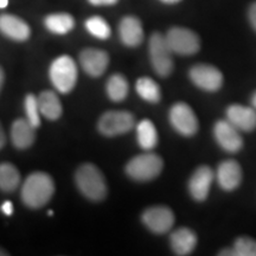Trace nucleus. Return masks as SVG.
I'll return each instance as SVG.
<instances>
[{
  "instance_id": "nucleus-1",
  "label": "nucleus",
  "mask_w": 256,
  "mask_h": 256,
  "mask_svg": "<svg viewBox=\"0 0 256 256\" xmlns=\"http://www.w3.org/2000/svg\"><path fill=\"white\" fill-rule=\"evenodd\" d=\"M55 184L52 178L44 172H34L25 179L20 197L25 206L31 209H40L52 198Z\"/></svg>"
},
{
  "instance_id": "nucleus-2",
  "label": "nucleus",
  "mask_w": 256,
  "mask_h": 256,
  "mask_svg": "<svg viewBox=\"0 0 256 256\" xmlns=\"http://www.w3.org/2000/svg\"><path fill=\"white\" fill-rule=\"evenodd\" d=\"M78 190L88 200L100 202L107 196V183L102 172L94 164H83L75 174Z\"/></svg>"
},
{
  "instance_id": "nucleus-3",
  "label": "nucleus",
  "mask_w": 256,
  "mask_h": 256,
  "mask_svg": "<svg viewBox=\"0 0 256 256\" xmlns=\"http://www.w3.org/2000/svg\"><path fill=\"white\" fill-rule=\"evenodd\" d=\"M164 168L162 156L156 153H144L130 159L126 165V174L136 182H150L160 174Z\"/></svg>"
},
{
  "instance_id": "nucleus-4",
  "label": "nucleus",
  "mask_w": 256,
  "mask_h": 256,
  "mask_svg": "<svg viewBox=\"0 0 256 256\" xmlns=\"http://www.w3.org/2000/svg\"><path fill=\"white\" fill-rule=\"evenodd\" d=\"M78 66L75 60L69 56H60L51 63L49 76L51 83L63 94L72 92L78 82Z\"/></svg>"
},
{
  "instance_id": "nucleus-5",
  "label": "nucleus",
  "mask_w": 256,
  "mask_h": 256,
  "mask_svg": "<svg viewBox=\"0 0 256 256\" xmlns=\"http://www.w3.org/2000/svg\"><path fill=\"white\" fill-rule=\"evenodd\" d=\"M150 58L154 72L162 78H168L174 70L172 50L164 34L154 32L150 38Z\"/></svg>"
},
{
  "instance_id": "nucleus-6",
  "label": "nucleus",
  "mask_w": 256,
  "mask_h": 256,
  "mask_svg": "<svg viewBox=\"0 0 256 256\" xmlns=\"http://www.w3.org/2000/svg\"><path fill=\"white\" fill-rule=\"evenodd\" d=\"M172 52L182 56H191L198 52L200 48V40L197 34L185 28H172L166 34Z\"/></svg>"
},
{
  "instance_id": "nucleus-7",
  "label": "nucleus",
  "mask_w": 256,
  "mask_h": 256,
  "mask_svg": "<svg viewBox=\"0 0 256 256\" xmlns=\"http://www.w3.org/2000/svg\"><path fill=\"white\" fill-rule=\"evenodd\" d=\"M136 124V119L130 112L110 110L98 120V130L106 136H116L130 132Z\"/></svg>"
},
{
  "instance_id": "nucleus-8",
  "label": "nucleus",
  "mask_w": 256,
  "mask_h": 256,
  "mask_svg": "<svg viewBox=\"0 0 256 256\" xmlns=\"http://www.w3.org/2000/svg\"><path fill=\"white\" fill-rule=\"evenodd\" d=\"M170 122L178 133L184 136H192L198 130V119L190 106L179 102L170 110Z\"/></svg>"
},
{
  "instance_id": "nucleus-9",
  "label": "nucleus",
  "mask_w": 256,
  "mask_h": 256,
  "mask_svg": "<svg viewBox=\"0 0 256 256\" xmlns=\"http://www.w3.org/2000/svg\"><path fill=\"white\" fill-rule=\"evenodd\" d=\"M191 81L198 88L206 92H216L222 87L223 75L218 69L209 64H197L190 69Z\"/></svg>"
},
{
  "instance_id": "nucleus-10",
  "label": "nucleus",
  "mask_w": 256,
  "mask_h": 256,
  "mask_svg": "<svg viewBox=\"0 0 256 256\" xmlns=\"http://www.w3.org/2000/svg\"><path fill=\"white\" fill-rule=\"evenodd\" d=\"M142 222L151 232L165 234L174 226V215L168 206H152L144 211Z\"/></svg>"
},
{
  "instance_id": "nucleus-11",
  "label": "nucleus",
  "mask_w": 256,
  "mask_h": 256,
  "mask_svg": "<svg viewBox=\"0 0 256 256\" xmlns=\"http://www.w3.org/2000/svg\"><path fill=\"white\" fill-rule=\"evenodd\" d=\"M214 134L220 146L226 152L236 153L242 148L243 139L241 134L238 133V128L228 120L217 121L214 127Z\"/></svg>"
},
{
  "instance_id": "nucleus-12",
  "label": "nucleus",
  "mask_w": 256,
  "mask_h": 256,
  "mask_svg": "<svg viewBox=\"0 0 256 256\" xmlns=\"http://www.w3.org/2000/svg\"><path fill=\"white\" fill-rule=\"evenodd\" d=\"M80 63L88 75L92 78H98L104 75L107 70L108 64H110V56L104 50L89 48L80 54Z\"/></svg>"
},
{
  "instance_id": "nucleus-13",
  "label": "nucleus",
  "mask_w": 256,
  "mask_h": 256,
  "mask_svg": "<svg viewBox=\"0 0 256 256\" xmlns=\"http://www.w3.org/2000/svg\"><path fill=\"white\" fill-rule=\"evenodd\" d=\"M214 178H215V174L209 166L203 165L198 168L188 182V191H190L192 198L198 202L206 200Z\"/></svg>"
},
{
  "instance_id": "nucleus-14",
  "label": "nucleus",
  "mask_w": 256,
  "mask_h": 256,
  "mask_svg": "<svg viewBox=\"0 0 256 256\" xmlns=\"http://www.w3.org/2000/svg\"><path fill=\"white\" fill-rule=\"evenodd\" d=\"M0 32L14 40L24 42L31 34L26 22L14 14H0Z\"/></svg>"
},
{
  "instance_id": "nucleus-15",
  "label": "nucleus",
  "mask_w": 256,
  "mask_h": 256,
  "mask_svg": "<svg viewBox=\"0 0 256 256\" xmlns=\"http://www.w3.org/2000/svg\"><path fill=\"white\" fill-rule=\"evenodd\" d=\"M226 120L238 130L250 132L256 128V110L241 104H232L226 110Z\"/></svg>"
},
{
  "instance_id": "nucleus-16",
  "label": "nucleus",
  "mask_w": 256,
  "mask_h": 256,
  "mask_svg": "<svg viewBox=\"0 0 256 256\" xmlns=\"http://www.w3.org/2000/svg\"><path fill=\"white\" fill-rule=\"evenodd\" d=\"M217 180L226 191H232L242 182V168L235 160H226L217 168Z\"/></svg>"
},
{
  "instance_id": "nucleus-17",
  "label": "nucleus",
  "mask_w": 256,
  "mask_h": 256,
  "mask_svg": "<svg viewBox=\"0 0 256 256\" xmlns=\"http://www.w3.org/2000/svg\"><path fill=\"white\" fill-rule=\"evenodd\" d=\"M119 34L124 46L136 48L142 43L144 28L142 22L133 16L122 18L119 24Z\"/></svg>"
},
{
  "instance_id": "nucleus-18",
  "label": "nucleus",
  "mask_w": 256,
  "mask_h": 256,
  "mask_svg": "<svg viewBox=\"0 0 256 256\" xmlns=\"http://www.w3.org/2000/svg\"><path fill=\"white\" fill-rule=\"evenodd\" d=\"M26 119H17L11 126V140L16 148L26 150L36 140V132Z\"/></svg>"
},
{
  "instance_id": "nucleus-19",
  "label": "nucleus",
  "mask_w": 256,
  "mask_h": 256,
  "mask_svg": "<svg viewBox=\"0 0 256 256\" xmlns=\"http://www.w3.org/2000/svg\"><path fill=\"white\" fill-rule=\"evenodd\" d=\"M170 242H171V248L174 254L184 256L191 254L196 248L197 236L191 229L180 228L171 234Z\"/></svg>"
},
{
  "instance_id": "nucleus-20",
  "label": "nucleus",
  "mask_w": 256,
  "mask_h": 256,
  "mask_svg": "<svg viewBox=\"0 0 256 256\" xmlns=\"http://www.w3.org/2000/svg\"><path fill=\"white\" fill-rule=\"evenodd\" d=\"M38 106L40 114L44 115L48 120H57L62 115V104L56 92L51 90L42 92L38 96Z\"/></svg>"
},
{
  "instance_id": "nucleus-21",
  "label": "nucleus",
  "mask_w": 256,
  "mask_h": 256,
  "mask_svg": "<svg viewBox=\"0 0 256 256\" xmlns=\"http://www.w3.org/2000/svg\"><path fill=\"white\" fill-rule=\"evenodd\" d=\"M136 136L139 145L146 151L153 150L158 144V133H156V126L152 121L147 119L140 121L138 124Z\"/></svg>"
},
{
  "instance_id": "nucleus-22",
  "label": "nucleus",
  "mask_w": 256,
  "mask_h": 256,
  "mask_svg": "<svg viewBox=\"0 0 256 256\" xmlns=\"http://www.w3.org/2000/svg\"><path fill=\"white\" fill-rule=\"evenodd\" d=\"M44 24L52 34H66L75 26V20L69 14H54L48 16Z\"/></svg>"
},
{
  "instance_id": "nucleus-23",
  "label": "nucleus",
  "mask_w": 256,
  "mask_h": 256,
  "mask_svg": "<svg viewBox=\"0 0 256 256\" xmlns=\"http://www.w3.org/2000/svg\"><path fill=\"white\" fill-rule=\"evenodd\" d=\"M20 184V174L14 165L10 162L0 164V190L12 192Z\"/></svg>"
},
{
  "instance_id": "nucleus-24",
  "label": "nucleus",
  "mask_w": 256,
  "mask_h": 256,
  "mask_svg": "<svg viewBox=\"0 0 256 256\" xmlns=\"http://www.w3.org/2000/svg\"><path fill=\"white\" fill-rule=\"evenodd\" d=\"M128 82L124 76L120 74H115L110 76L107 81L106 90H107L108 98L114 102H121L127 98L128 95Z\"/></svg>"
},
{
  "instance_id": "nucleus-25",
  "label": "nucleus",
  "mask_w": 256,
  "mask_h": 256,
  "mask_svg": "<svg viewBox=\"0 0 256 256\" xmlns=\"http://www.w3.org/2000/svg\"><path fill=\"white\" fill-rule=\"evenodd\" d=\"M136 89L140 98L147 102H151V104H156L162 98L158 83L150 78H142L138 80Z\"/></svg>"
},
{
  "instance_id": "nucleus-26",
  "label": "nucleus",
  "mask_w": 256,
  "mask_h": 256,
  "mask_svg": "<svg viewBox=\"0 0 256 256\" xmlns=\"http://www.w3.org/2000/svg\"><path fill=\"white\" fill-rule=\"evenodd\" d=\"M86 28H87L89 34H92V36L98 38V40H107L110 37L112 30L110 26L108 25L107 22L104 18L95 16V17L89 18L86 22Z\"/></svg>"
},
{
  "instance_id": "nucleus-27",
  "label": "nucleus",
  "mask_w": 256,
  "mask_h": 256,
  "mask_svg": "<svg viewBox=\"0 0 256 256\" xmlns=\"http://www.w3.org/2000/svg\"><path fill=\"white\" fill-rule=\"evenodd\" d=\"M25 113H26V120L34 128L40 126V110L38 106V98L34 94H28L25 98L24 102Z\"/></svg>"
},
{
  "instance_id": "nucleus-28",
  "label": "nucleus",
  "mask_w": 256,
  "mask_h": 256,
  "mask_svg": "<svg viewBox=\"0 0 256 256\" xmlns=\"http://www.w3.org/2000/svg\"><path fill=\"white\" fill-rule=\"evenodd\" d=\"M234 256H256V241L250 238H238L232 248Z\"/></svg>"
},
{
  "instance_id": "nucleus-29",
  "label": "nucleus",
  "mask_w": 256,
  "mask_h": 256,
  "mask_svg": "<svg viewBox=\"0 0 256 256\" xmlns=\"http://www.w3.org/2000/svg\"><path fill=\"white\" fill-rule=\"evenodd\" d=\"M249 20H250V24L252 25V28L256 30V2H252L249 8Z\"/></svg>"
},
{
  "instance_id": "nucleus-30",
  "label": "nucleus",
  "mask_w": 256,
  "mask_h": 256,
  "mask_svg": "<svg viewBox=\"0 0 256 256\" xmlns=\"http://www.w3.org/2000/svg\"><path fill=\"white\" fill-rule=\"evenodd\" d=\"M88 2L95 6H110L116 4L119 0H88Z\"/></svg>"
},
{
  "instance_id": "nucleus-31",
  "label": "nucleus",
  "mask_w": 256,
  "mask_h": 256,
  "mask_svg": "<svg viewBox=\"0 0 256 256\" xmlns=\"http://www.w3.org/2000/svg\"><path fill=\"white\" fill-rule=\"evenodd\" d=\"M2 211L5 214V215L8 216H11L12 212H14V206H12V203L10 200L8 202H4L2 206Z\"/></svg>"
},
{
  "instance_id": "nucleus-32",
  "label": "nucleus",
  "mask_w": 256,
  "mask_h": 256,
  "mask_svg": "<svg viewBox=\"0 0 256 256\" xmlns=\"http://www.w3.org/2000/svg\"><path fill=\"white\" fill-rule=\"evenodd\" d=\"M5 142H6V136H5L4 128H2V124H0V150L5 146Z\"/></svg>"
},
{
  "instance_id": "nucleus-33",
  "label": "nucleus",
  "mask_w": 256,
  "mask_h": 256,
  "mask_svg": "<svg viewBox=\"0 0 256 256\" xmlns=\"http://www.w3.org/2000/svg\"><path fill=\"white\" fill-rule=\"evenodd\" d=\"M4 81H5V74L2 66H0V90H2V86H4Z\"/></svg>"
},
{
  "instance_id": "nucleus-34",
  "label": "nucleus",
  "mask_w": 256,
  "mask_h": 256,
  "mask_svg": "<svg viewBox=\"0 0 256 256\" xmlns=\"http://www.w3.org/2000/svg\"><path fill=\"white\" fill-rule=\"evenodd\" d=\"M8 4V0H0V8H5Z\"/></svg>"
},
{
  "instance_id": "nucleus-35",
  "label": "nucleus",
  "mask_w": 256,
  "mask_h": 256,
  "mask_svg": "<svg viewBox=\"0 0 256 256\" xmlns=\"http://www.w3.org/2000/svg\"><path fill=\"white\" fill-rule=\"evenodd\" d=\"M162 2H166V4H176V2H179L180 0H162Z\"/></svg>"
},
{
  "instance_id": "nucleus-36",
  "label": "nucleus",
  "mask_w": 256,
  "mask_h": 256,
  "mask_svg": "<svg viewBox=\"0 0 256 256\" xmlns=\"http://www.w3.org/2000/svg\"><path fill=\"white\" fill-rule=\"evenodd\" d=\"M8 255H10L8 252L5 250V249H2V248H0V256H8Z\"/></svg>"
},
{
  "instance_id": "nucleus-37",
  "label": "nucleus",
  "mask_w": 256,
  "mask_h": 256,
  "mask_svg": "<svg viewBox=\"0 0 256 256\" xmlns=\"http://www.w3.org/2000/svg\"><path fill=\"white\" fill-rule=\"evenodd\" d=\"M252 106H254V108H256V92L254 94V96H252Z\"/></svg>"
}]
</instances>
